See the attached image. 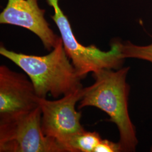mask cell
Instances as JSON below:
<instances>
[{
    "instance_id": "30bf717a",
    "label": "cell",
    "mask_w": 152,
    "mask_h": 152,
    "mask_svg": "<svg viewBox=\"0 0 152 152\" xmlns=\"http://www.w3.org/2000/svg\"><path fill=\"white\" fill-rule=\"evenodd\" d=\"M121 152L118 142H114L107 139H102L95 147L94 152Z\"/></svg>"
},
{
    "instance_id": "8992f818",
    "label": "cell",
    "mask_w": 152,
    "mask_h": 152,
    "mask_svg": "<svg viewBox=\"0 0 152 152\" xmlns=\"http://www.w3.org/2000/svg\"><path fill=\"white\" fill-rule=\"evenodd\" d=\"M45 14L38 0H7L0 14V23L27 29L39 38L45 49L51 51L61 38L50 28Z\"/></svg>"
},
{
    "instance_id": "3957f363",
    "label": "cell",
    "mask_w": 152,
    "mask_h": 152,
    "mask_svg": "<svg viewBox=\"0 0 152 152\" xmlns=\"http://www.w3.org/2000/svg\"><path fill=\"white\" fill-rule=\"evenodd\" d=\"M41 109L0 115V152H65L41 129Z\"/></svg>"
},
{
    "instance_id": "5b68a950",
    "label": "cell",
    "mask_w": 152,
    "mask_h": 152,
    "mask_svg": "<svg viewBox=\"0 0 152 152\" xmlns=\"http://www.w3.org/2000/svg\"><path fill=\"white\" fill-rule=\"evenodd\" d=\"M84 88L57 100L39 98L41 109V129L45 136L52 138L63 148L66 140L85 129L81 124V112L76 110L77 103L82 98Z\"/></svg>"
},
{
    "instance_id": "52a82bcc",
    "label": "cell",
    "mask_w": 152,
    "mask_h": 152,
    "mask_svg": "<svg viewBox=\"0 0 152 152\" xmlns=\"http://www.w3.org/2000/svg\"><path fill=\"white\" fill-rule=\"evenodd\" d=\"M32 82L24 74L0 66V115L27 112L37 107Z\"/></svg>"
},
{
    "instance_id": "6da1fadb",
    "label": "cell",
    "mask_w": 152,
    "mask_h": 152,
    "mask_svg": "<svg viewBox=\"0 0 152 152\" xmlns=\"http://www.w3.org/2000/svg\"><path fill=\"white\" fill-rule=\"evenodd\" d=\"M114 70L103 69L92 73L95 82L84 88L78 108L95 107L108 114L119 131L121 152H134L138 140L128 110L130 86L126 77L130 68Z\"/></svg>"
},
{
    "instance_id": "ba28073f",
    "label": "cell",
    "mask_w": 152,
    "mask_h": 152,
    "mask_svg": "<svg viewBox=\"0 0 152 152\" xmlns=\"http://www.w3.org/2000/svg\"><path fill=\"white\" fill-rule=\"evenodd\" d=\"M102 139L97 132L85 130L70 136L63 144L65 152H94Z\"/></svg>"
},
{
    "instance_id": "9c48e42d",
    "label": "cell",
    "mask_w": 152,
    "mask_h": 152,
    "mask_svg": "<svg viewBox=\"0 0 152 152\" xmlns=\"http://www.w3.org/2000/svg\"><path fill=\"white\" fill-rule=\"evenodd\" d=\"M121 50L123 57L146 60L152 64V43L146 46H139L128 41L122 43Z\"/></svg>"
},
{
    "instance_id": "277c9868",
    "label": "cell",
    "mask_w": 152,
    "mask_h": 152,
    "mask_svg": "<svg viewBox=\"0 0 152 152\" xmlns=\"http://www.w3.org/2000/svg\"><path fill=\"white\" fill-rule=\"evenodd\" d=\"M47 1L54 10L51 18L60 31L65 53L83 78L90 72L103 69L117 70L122 68L125 59L121 50L122 42L114 41L108 51H102L94 45L87 46L82 45L77 40L70 22L60 9L59 0Z\"/></svg>"
},
{
    "instance_id": "7a4b0ae2",
    "label": "cell",
    "mask_w": 152,
    "mask_h": 152,
    "mask_svg": "<svg viewBox=\"0 0 152 152\" xmlns=\"http://www.w3.org/2000/svg\"><path fill=\"white\" fill-rule=\"evenodd\" d=\"M0 54L12 61L27 74L39 98L50 94L54 98L81 89L80 76L65 53L62 39L51 52L37 56L18 53L0 47Z\"/></svg>"
}]
</instances>
